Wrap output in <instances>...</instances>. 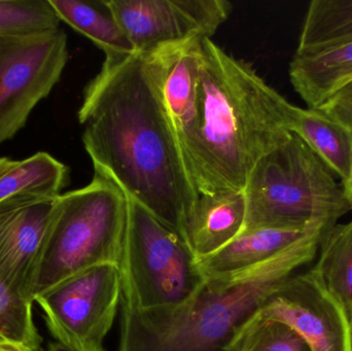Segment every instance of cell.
Segmentation results:
<instances>
[{"instance_id":"obj_1","label":"cell","mask_w":352,"mask_h":351,"mask_svg":"<svg viewBox=\"0 0 352 351\" xmlns=\"http://www.w3.org/2000/svg\"><path fill=\"white\" fill-rule=\"evenodd\" d=\"M78 117L94 174L184 237L198 193L144 56L104 60L85 88Z\"/></svg>"},{"instance_id":"obj_2","label":"cell","mask_w":352,"mask_h":351,"mask_svg":"<svg viewBox=\"0 0 352 351\" xmlns=\"http://www.w3.org/2000/svg\"><path fill=\"white\" fill-rule=\"evenodd\" d=\"M293 109L252 64L201 39L198 128L186 165L198 195L243 191L258 161L293 135Z\"/></svg>"},{"instance_id":"obj_3","label":"cell","mask_w":352,"mask_h":351,"mask_svg":"<svg viewBox=\"0 0 352 351\" xmlns=\"http://www.w3.org/2000/svg\"><path fill=\"white\" fill-rule=\"evenodd\" d=\"M327 230L310 231L256 267L206 278L202 288L178 306L140 310L121 304L118 351L225 350L242 324L316 259Z\"/></svg>"},{"instance_id":"obj_4","label":"cell","mask_w":352,"mask_h":351,"mask_svg":"<svg viewBox=\"0 0 352 351\" xmlns=\"http://www.w3.org/2000/svg\"><path fill=\"white\" fill-rule=\"evenodd\" d=\"M243 191V230L334 226L351 212L330 169L296 134L258 161Z\"/></svg>"},{"instance_id":"obj_5","label":"cell","mask_w":352,"mask_h":351,"mask_svg":"<svg viewBox=\"0 0 352 351\" xmlns=\"http://www.w3.org/2000/svg\"><path fill=\"white\" fill-rule=\"evenodd\" d=\"M127 214V196L101 175L94 174L86 187L61 194L56 199L34 298L85 270L120 266Z\"/></svg>"},{"instance_id":"obj_6","label":"cell","mask_w":352,"mask_h":351,"mask_svg":"<svg viewBox=\"0 0 352 351\" xmlns=\"http://www.w3.org/2000/svg\"><path fill=\"white\" fill-rule=\"evenodd\" d=\"M120 269L121 304L140 310L182 305L206 280L184 237L129 198Z\"/></svg>"},{"instance_id":"obj_7","label":"cell","mask_w":352,"mask_h":351,"mask_svg":"<svg viewBox=\"0 0 352 351\" xmlns=\"http://www.w3.org/2000/svg\"><path fill=\"white\" fill-rule=\"evenodd\" d=\"M122 299L120 266L104 264L80 272L35 297L55 341L78 351L100 350Z\"/></svg>"},{"instance_id":"obj_8","label":"cell","mask_w":352,"mask_h":351,"mask_svg":"<svg viewBox=\"0 0 352 351\" xmlns=\"http://www.w3.org/2000/svg\"><path fill=\"white\" fill-rule=\"evenodd\" d=\"M67 61V35L61 28L0 37V146L24 127L34 107L51 94Z\"/></svg>"},{"instance_id":"obj_9","label":"cell","mask_w":352,"mask_h":351,"mask_svg":"<svg viewBox=\"0 0 352 351\" xmlns=\"http://www.w3.org/2000/svg\"><path fill=\"white\" fill-rule=\"evenodd\" d=\"M256 313L289 326L309 351H352L351 315L314 266L292 276Z\"/></svg>"},{"instance_id":"obj_10","label":"cell","mask_w":352,"mask_h":351,"mask_svg":"<svg viewBox=\"0 0 352 351\" xmlns=\"http://www.w3.org/2000/svg\"><path fill=\"white\" fill-rule=\"evenodd\" d=\"M135 53L194 38H211L228 20V0H107Z\"/></svg>"},{"instance_id":"obj_11","label":"cell","mask_w":352,"mask_h":351,"mask_svg":"<svg viewBox=\"0 0 352 351\" xmlns=\"http://www.w3.org/2000/svg\"><path fill=\"white\" fill-rule=\"evenodd\" d=\"M58 197L21 196L0 203V278L33 304Z\"/></svg>"},{"instance_id":"obj_12","label":"cell","mask_w":352,"mask_h":351,"mask_svg":"<svg viewBox=\"0 0 352 351\" xmlns=\"http://www.w3.org/2000/svg\"><path fill=\"white\" fill-rule=\"evenodd\" d=\"M201 39L173 43L142 54L186 169L198 128Z\"/></svg>"},{"instance_id":"obj_13","label":"cell","mask_w":352,"mask_h":351,"mask_svg":"<svg viewBox=\"0 0 352 351\" xmlns=\"http://www.w3.org/2000/svg\"><path fill=\"white\" fill-rule=\"evenodd\" d=\"M245 218L244 191L199 194L186 218L184 240L197 260L204 259L236 238Z\"/></svg>"},{"instance_id":"obj_14","label":"cell","mask_w":352,"mask_h":351,"mask_svg":"<svg viewBox=\"0 0 352 351\" xmlns=\"http://www.w3.org/2000/svg\"><path fill=\"white\" fill-rule=\"evenodd\" d=\"M330 227L318 225L309 228L267 227L243 230L217 253L198 260L199 268L205 278L239 273L274 257L310 231Z\"/></svg>"},{"instance_id":"obj_15","label":"cell","mask_w":352,"mask_h":351,"mask_svg":"<svg viewBox=\"0 0 352 351\" xmlns=\"http://www.w3.org/2000/svg\"><path fill=\"white\" fill-rule=\"evenodd\" d=\"M289 80L308 109H318L352 80V41L308 55H294Z\"/></svg>"},{"instance_id":"obj_16","label":"cell","mask_w":352,"mask_h":351,"mask_svg":"<svg viewBox=\"0 0 352 351\" xmlns=\"http://www.w3.org/2000/svg\"><path fill=\"white\" fill-rule=\"evenodd\" d=\"M61 22L88 37L105 60L124 59L135 54L107 0H50Z\"/></svg>"},{"instance_id":"obj_17","label":"cell","mask_w":352,"mask_h":351,"mask_svg":"<svg viewBox=\"0 0 352 351\" xmlns=\"http://www.w3.org/2000/svg\"><path fill=\"white\" fill-rule=\"evenodd\" d=\"M292 133L299 136L314 154L345 181L352 170V132L318 109L294 105Z\"/></svg>"},{"instance_id":"obj_18","label":"cell","mask_w":352,"mask_h":351,"mask_svg":"<svg viewBox=\"0 0 352 351\" xmlns=\"http://www.w3.org/2000/svg\"><path fill=\"white\" fill-rule=\"evenodd\" d=\"M69 183V169L47 152L16 161L0 177V203L21 196L56 198Z\"/></svg>"},{"instance_id":"obj_19","label":"cell","mask_w":352,"mask_h":351,"mask_svg":"<svg viewBox=\"0 0 352 351\" xmlns=\"http://www.w3.org/2000/svg\"><path fill=\"white\" fill-rule=\"evenodd\" d=\"M352 41V0H314L305 14L295 55Z\"/></svg>"},{"instance_id":"obj_20","label":"cell","mask_w":352,"mask_h":351,"mask_svg":"<svg viewBox=\"0 0 352 351\" xmlns=\"http://www.w3.org/2000/svg\"><path fill=\"white\" fill-rule=\"evenodd\" d=\"M314 267L327 286L352 315V218L337 223L322 234Z\"/></svg>"},{"instance_id":"obj_21","label":"cell","mask_w":352,"mask_h":351,"mask_svg":"<svg viewBox=\"0 0 352 351\" xmlns=\"http://www.w3.org/2000/svg\"><path fill=\"white\" fill-rule=\"evenodd\" d=\"M223 351H309L303 338L285 324L256 313L236 331Z\"/></svg>"},{"instance_id":"obj_22","label":"cell","mask_w":352,"mask_h":351,"mask_svg":"<svg viewBox=\"0 0 352 351\" xmlns=\"http://www.w3.org/2000/svg\"><path fill=\"white\" fill-rule=\"evenodd\" d=\"M60 23L50 0H0V37L43 34Z\"/></svg>"},{"instance_id":"obj_23","label":"cell","mask_w":352,"mask_h":351,"mask_svg":"<svg viewBox=\"0 0 352 351\" xmlns=\"http://www.w3.org/2000/svg\"><path fill=\"white\" fill-rule=\"evenodd\" d=\"M0 334L8 341L41 350L43 337L35 326L33 303L14 294L0 278Z\"/></svg>"},{"instance_id":"obj_24","label":"cell","mask_w":352,"mask_h":351,"mask_svg":"<svg viewBox=\"0 0 352 351\" xmlns=\"http://www.w3.org/2000/svg\"><path fill=\"white\" fill-rule=\"evenodd\" d=\"M322 115L352 132V80L329 96L318 109Z\"/></svg>"},{"instance_id":"obj_25","label":"cell","mask_w":352,"mask_h":351,"mask_svg":"<svg viewBox=\"0 0 352 351\" xmlns=\"http://www.w3.org/2000/svg\"><path fill=\"white\" fill-rule=\"evenodd\" d=\"M0 351H33L27 346H22L20 343H16V342L8 341V340H4V341L0 342Z\"/></svg>"},{"instance_id":"obj_26","label":"cell","mask_w":352,"mask_h":351,"mask_svg":"<svg viewBox=\"0 0 352 351\" xmlns=\"http://www.w3.org/2000/svg\"><path fill=\"white\" fill-rule=\"evenodd\" d=\"M341 187H342L343 193H344L345 197H346L347 201H349L352 212V170L349 179L343 181Z\"/></svg>"},{"instance_id":"obj_27","label":"cell","mask_w":352,"mask_h":351,"mask_svg":"<svg viewBox=\"0 0 352 351\" xmlns=\"http://www.w3.org/2000/svg\"><path fill=\"white\" fill-rule=\"evenodd\" d=\"M45 351H78L72 350V348H66L63 344L59 343V342L54 341L50 342L47 344V348H45ZM86 351H104L103 348H100V350H86Z\"/></svg>"},{"instance_id":"obj_28","label":"cell","mask_w":352,"mask_h":351,"mask_svg":"<svg viewBox=\"0 0 352 351\" xmlns=\"http://www.w3.org/2000/svg\"><path fill=\"white\" fill-rule=\"evenodd\" d=\"M16 164V161L10 160L8 158H0V177L8 172Z\"/></svg>"},{"instance_id":"obj_29","label":"cell","mask_w":352,"mask_h":351,"mask_svg":"<svg viewBox=\"0 0 352 351\" xmlns=\"http://www.w3.org/2000/svg\"><path fill=\"white\" fill-rule=\"evenodd\" d=\"M4 340H6V338H4L3 336L0 334V342L4 341Z\"/></svg>"},{"instance_id":"obj_30","label":"cell","mask_w":352,"mask_h":351,"mask_svg":"<svg viewBox=\"0 0 352 351\" xmlns=\"http://www.w3.org/2000/svg\"><path fill=\"white\" fill-rule=\"evenodd\" d=\"M351 326H352V315H351Z\"/></svg>"}]
</instances>
